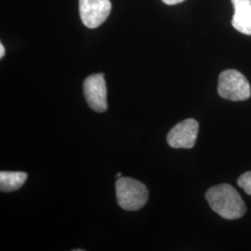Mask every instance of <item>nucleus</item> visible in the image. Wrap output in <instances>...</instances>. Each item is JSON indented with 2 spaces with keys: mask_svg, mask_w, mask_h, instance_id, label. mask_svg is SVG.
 Returning <instances> with one entry per match:
<instances>
[{
  "mask_svg": "<svg viewBox=\"0 0 251 251\" xmlns=\"http://www.w3.org/2000/svg\"><path fill=\"white\" fill-rule=\"evenodd\" d=\"M83 251V250H75V251Z\"/></svg>",
  "mask_w": 251,
  "mask_h": 251,
  "instance_id": "nucleus-13",
  "label": "nucleus"
},
{
  "mask_svg": "<svg viewBox=\"0 0 251 251\" xmlns=\"http://www.w3.org/2000/svg\"><path fill=\"white\" fill-rule=\"evenodd\" d=\"M206 199L211 209L226 220L239 219L247 211L240 195L230 184H220L208 189Z\"/></svg>",
  "mask_w": 251,
  "mask_h": 251,
  "instance_id": "nucleus-1",
  "label": "nucleus"
},
{
  "mask_svg": "<svg viewBox=\"0 0 251 251\" xmlns=\"http://www.w3.org/2000/svg\"><path fill=\"white\" fill-rule=\"evenodd\" d=\"M112 9L110 0H79V12L83 25L90 29L101 25Z\"/></svg>",
  "mask_w": 251,
  "mask_h": 251,
  "instance_id": "nucleus-5",
  "label": "nucleus"
},
{
  "mask_svg": "<svg viewBox=\"0 0 251 251\" xmlns=\"http://www.w3.org/2000/svg\"><path fill=\"white\" fill-rule=\"evenodd\" d=\"M218 93L224 99L246 100L251 97V85L241 73L233 69L225 70L219 76Z\"/></svg>",
  "mask_w": 251,
  "mask_h": 251,
  "instance_id": "nucleus-3",
  "label": "nucleus"
},
{
  "mask_svg": "<svg viewBox=\"0 0 251 251\" xmlns=\"http://www.w3.org/2000/svg\"><path fill=\"white\" fill-rule=\"evenodd\" d=\"M162 1L165 4H167V5H176V4L181 3V2H183L185 0H162Z\"/></svg>",
  "mask_w": 251,
  "mask_h": 251,
  "instance_id": "nucleus-10",
  "label": "nucleus"
},
{
  "mask_svg": "<svg viewBox=\"0 0 251 251\" xmlns=\"http://www.w3.org/2000/svg\"><path fill=\"white\" fill-rule=\"evenodd\" d=\"M121 177V173L120 172H118L117 174V178L118 179V178H120Z\"/></svg>",
  "mask_w": 251,
  "mask_h": 251,
  "instance_id": "nucleus-12",
  "label": "nucleus"
},
{
  "mask_svg": "<svg viewBox=\"0 0 251 251\" xmlns=\"http://www.w3.org/2000/svg\"><path fill=\"white\" fill-rule=\"evenodd\" d=\"M5 55V48L2 43H0V58H3Z\"/></svg>",
  "mask_w": 251,
  "mask_h": 251,
  "instance_id": "nucleus-11",
  "label": "nucleus"
},
{
  "mask_svg": "<svg viewBox=\"0 0 251 251\" xmlns=\"http://www.w3.org/2000/svg\"><path fill=\"white\" fill-rule=\"evenodd\" d=\"M199 125L195 119H185L173 126L168 133L167 141L172 148L191 149L198 139Z\"/></svg>",
  "mask_w": 251,
  "mask_h": 251,
  "instance_id": "nucleus-6",
  "label": "nucleus"
},
{
  "mask_svg": "<svg viewBox=\"0 0 251 251\" xmlns=\"http://www.w3.org/2000/svg\"><path fill=\"white\" fill-rule=\"evenodd\" d=\"M234 9L232 25L238 32L251 36V0H231Z\"/></svg>",
  "mask_w": 251,
  "mask_h": 251,
  "instance_id": "nucleus-7",
  "label": "nucleus"
},
{
  "mask_svg": "<svg viewBox=\"0 0 251 251\" xmlns=\"http://www.w3.org/2000/svg\"><path fill=\"white\" fill-rule=\"evenodd\" d=\"M238 185L248 194L251 196V171L244 173L237 180Z\"/></svg>",
  "mask_w": 251,
  "mask_h": 251,
  "instance_id": "nucleus-9",
  "label": "nucleus"
},
{
  "mask_svg": "<svg viewBox=\"0 0 251 251\" xmlns=\"http://www.w3.org/2000/svg\"><path fill=\"white\" fill-rule=\"evenodd\" d=\"M84 95L93 111L103 113L107 110V88L103 74L90 75L84 81Z\"/></svg>",
  "mask_w": 251,
  "mask_h": 251,
  "instance_id": "nucleus-4",
  "label": "nucleus"
},
{
  "mask_svg": "<svg viewBox=\"0 0 251 251\" xmlns=\"http://www.w3.org/2000/svg\"><path fill=\"white\" fill-rule=\"evenodd\" d=\"M27 179V173L21 171H1L0 190L2 192H13L21 188Z\"/></svg>",
  "mask_w": 251,
  "mask_h": 251,
  "instance_id": "nucleus-8",
  "label": "nucleus"
},
{
  "mask_svg": "<svg viewBox=\"0 0 251 251\" xmlns=\"http://www.w3.org/2000/svg\"><path fill=\"white\" fill-rule=\"evenodd\" d=\"M117 203L123 209L136 211L148 201V190L144 183L127 177H120L116 182Z\"/></svg>",
  "mask_w": 251,
  "mask_h": 251,
  "instance_id": "nucleus-2",
  "label": "nucleus"
}]
</instances>
